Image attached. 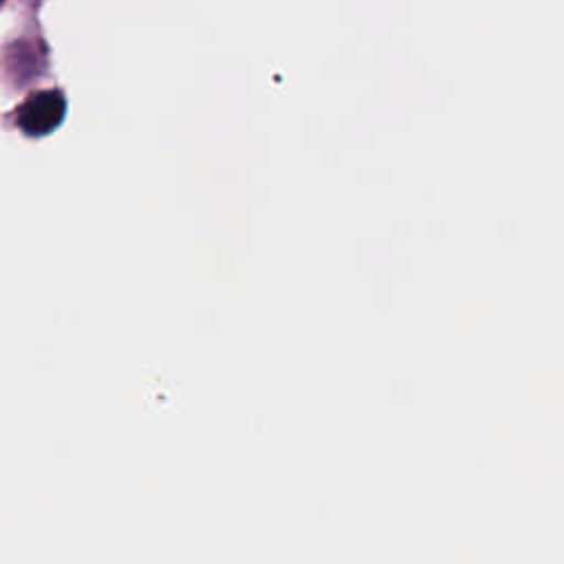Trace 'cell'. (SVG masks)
Segmentation results:
<instances>
[{
	"mask_svg": "<svg viewBox=\"0 0 564 564\" xmlns=\"http://www.w3.org/2000/svg\"><path fill=\"white\" fill-rule=\"evenodd\" d=\"M66 112V101L59 90H44L26 99L18 112L20 128L31 137H42L55 130Z\"/></svg>",
	"mask_w": 564,
	"mask_h": 564,
	"instance_id": "1",
	"label": "cell"
}]
</instances>
